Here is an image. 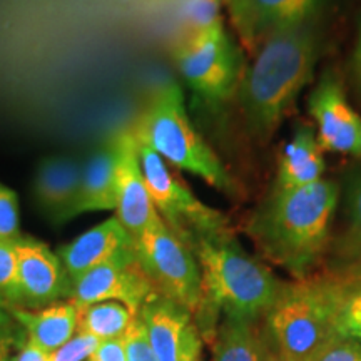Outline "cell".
I'll list each match as a JSON object with an SVG mask.
<instances>
[{
  "instance_id": "cell-1",
  "label": "cell",
  "mask_w": 361,
  "mask_h": 361,
  "mask_svg": "<svg viewBox=\"0 0 361 361\" xmlns=\"http://www.w3.org/2000/svg\"><path fill=\"white\" fill-rule=\"evenodd\" d=\"M340 188L329 179L273 189L251 216L247 234L261 255L295 279L311 276L328 250Z\"/></svg>"
},
{
  "instance_id": "cell-2",
  "label": "cell",
  "mask_w": 361,
  "mask_h": 361,
  "mask_svg": "<svg viewBox=\"0 0 361 361\" xmlns=\"http://www.w3.org/2000/svg\"><path fill=\"white\" fill-rule=\"evenodd\" d=\"M191 251L201 269V301L194 322L209 343L221 318L261 323L283 281L268 266L243 250L231 231L196 239Z\"/></svg>"
},
{
  "instance_id": "cell-3",
  "label": "cell",
  "mask_w": 361,
  "mask_h": 361,
  "mask_svg": "<svg viewBox=\"0 0 361 361\" xmlns=\"http://www.w3.org/2000/svg\"><path fill=\"white\" fill-rule=\"evenodd\" d=\"M318 59V39L306 25L279 30L264 39L245 74L239 94L252 135L269 139L308 84Z\"/></svg>"
},
{
  "instance_id": "cell-4",
  "label": "cell",
  "mask_w": 361,
  "mask_h": 361,
  "mask_svg": "<svg viewBox=\"0 0 361 361\" xmlns=\"http://www.w3.org/2000/svg\"><path fill=\"white\" fill-rule=\"evenodd\" d=\"M348 279L308 276L283 283L263 326L288 361H310L338 335Z\"/></svg>"
},
{
  "instance_id": "cell-5",
  "label": "cell",
  "mask_w": 361,
  "mask_h": 361,
  "mask_svg": "<svg viewBox=\"0 0 361 361\" xmlns=\"http://www.w3.org/2000/svg\"><path fill=\"white\" fill-rule=\"evenodd\" d=\"M130 130L135 141L151 147L168 166L204 179L221 192H236V184L223 162L189 119L183 89L176 80L161 84L152 92Z\"/></svg>"
},
{
  "instance_id": "cell-6",
  "label": "cell",
  "mask_w": 361,
  "mask_h": 361,
  "mask_svg": "<svg viewBox=\"0 0 361 361\" xmlns=\"http://www.w3.org/2000/svg\"><path fill=\"white\" fill-rule=\"evenodd\" d=\"M137 152L157 214L189 250L196 239L231 231L228 219L214 207L197 200L151 147L137 142Z\"/></svg>"
},
{
  "instance_id": "cell-7",
  "label": "cell",
  "mask_w": 361,
  "mask_h": 361,
  "mask_svg": "<svg viewBox=\"0 0 361 361\" xmlns=\"http://www.w3.org/2000/svg\"><path fill=\"white\" fill-rule=\"evenodd\" d=\"M176 66L192 94L211 107L224 104L238 87V52L223 22L192 30L176 51Z\"/></svg>"
},
{
  "instance_id": "cell-8",
  "label": "cell",
  "mask_w": 361,
  "mask_h": 361,
  "mask_svg": "<svg viewBox=\"0 0 361 361\" xmlns=\"http://www.w3.org/2000/svg\"><path fill=\"white\" fill-rule=\"evenodd\" d=\"M135 256L157 295L196 313L201 301V269L196 256L161 216L134 241Z\"/></svg>"
},
{
  "instance_id": "cell-9",
  "label": "cell",
  "mask_w": 361,
  "mask_h": 361,
  "mask_svg": "<svg viewBox=\"0 0 361 361\" xmlns=\"http://www.w3.org/2000/svg\"><path fill=\"white\" fill-rule=\"evenodd\" d=\"M157 295L133 250L121 252L97 268L90 269L78 281L72 283L69 300L75 308L102 303V301H116L137 314L139 310L151 298Z\"/></svg>"
},
{
  "instance_id": "cell-10",
  "label": "cell",
  "mask_w": 361,
  "mask_h": 361,
  "mask_svg": "<svg viewBox=\"0 0 361 361\" xmlns=\"http://www.w3.org/2000/svg\"><path fill=\"white\" fill-rule=\"evenodd\" d=\"M72 281L57 252L39 239H17V291L12 306L37 310L69 300Z\"/></svg>"
},
{
  "instance_id": "cell-11",
  "label": "cell",
  "mask_w": 361,
  "mask_h": 361,
  "mask_svg": "<svg viewBox=\"0 0 361 361\" xmlns=\"http://www.w3.org/2000/svg\"><path fill=\"white\" fill-rule=\"evenodd\" d=\"M112 142L116 152V218L135 241L159 214L149 194L133 130H119L112 135Z\"/></svg>"
},
{
  "instance_id": "cell-12",
  "label": "cell",
  "mask_w": 361,
  "mask_h": 361,
  "mask_svg": "<svg viewBox=\"0 0 361 361\" xmlns=\"http://www.w3.org/2000/svg\"><path fill=\"white\" fill-rule=\"evenodd\" d=\"M308 111L323 151L361 157V116L335 75L326 74L319 80L308 99Z\"/></svg>"
},
{
  "instance_id": "cell-13",
  "label": "cell",
  "mask_w": 361,
  "mask_h": 361,
  "mask_svg": "<svg viewBox=\"0 0 361 361\" xmlns=\"http://www.w3.org/2000/svg\"><path fill=\"white\" fill-rule=\"evenodd\" d=\"M157 361H192L202 356V336L188 308L156 295L139 310Z\"/></svg>"
},
{
  "instance_id": "cell-14",
  "label": "cell",
  "mask_w": 361,
  "mask_h": 361,
  "mask_svg": "<svg viewBox=\"0 0 361 361\" xmlns=\"http://www.w3.org/2000/svg\"><path fill=\"white\" fill-rule=\"evenodd\" d=\"M238 29L246 39H261L279 30L306 25L323 0H229Z\"/></svg>"
},
{
  "instance_id": "cell-15",
  "label": "cell",
  "mask_w": 361,
  "mask_h": 361,
  "mask_svg": "<svg viewBox=\"0 0 361 361\" xmlns=\"http://www.w3.org/2000/svg\"><path fill=\"white\" fill-rule=\"evenodd\" d=\"M82 162L69 156L45 157L34 179V197L52 224L69 223L80 188Z\"/></svg>"
},
{
  "instance_id": "cell-16",
  "label": "cell",
  "mask_w": 361,
  "mask_h": 361,
  "mask_svg": "<svg viewBox=\"0 0 361 361\" xmlns=\"http://www.w3.org/2000/svg\"><path fill=\"white\" fill-rule=\"evenodd\" d=\"M134 239L126 231L116 216L97 224L80 234L74 241L67 243L57 250V256L64 264L71 281H78L80 276L89 273L107 261H111L121 252L133 250Z\"/></svg>"
},
{
  "instance_id": "cell-17",
  "label": "cell",
  "mask_w": 361,
  "mask_h": 361,
  "mask_svg": "<svg viewBox=\"0 0 361 361\" xmlns=\"http://www.w3.org/2000/svg\"><path fill=\"white\" fill-rule=\"evenodd\" d=\"M7 311L22 328L25 340L45 353L61 348L78 333L79 311L67 300L37 310L8 306Z\"/></svg>"
},
{
  "instance_id": "cell-18",
  "label": "cell",
  "mask_w": 361,
  "mask_h": 361,
  "mask_svg": "<svg viewBox=\"0 0 361 361\" xmlns=\"http://www.w3.org/2000/svg\"><path fill=\"white\" fill-rule=\"evenodd\" d=\"M326 162L316 130L300 126L284 146L279 157L274 189H295L310 186L323 179Z\"/></svg>"
},
{
  "instance_id": "cell-19",
  "label": "cell",
  "mask_w": 361,
  "mask_h": 361,
  "mask_svg": "<svg viewBox=\"0 0 361 361\" xmlns=\"http://www.w3.org/2000/svg\"><path fill=\"white\" fill-rule=\"evenodd\" d=\"M116 152L112 137L82 162L80 188L72 218L96 211H116Z\"/></svg>"
},
{
  "instance_id": "cell-20",
  "label": "cell",
  "mask_w": 361,
  "mask_h": 361,
  "mask_svg": "<svg viewBox=\"0 0 361 361\" xmlns=\"http://www.w3.org/2000/svg\"><path fill=\"white\" fill-rule=\"evenodd\" d=\"M261 323L221 318L209 341L214 361H261Z\"/></svg>"
},
{
  "instance_id": "cell-21",
  "label": "cell",
  "mask_w": 361,
  "mask_h": 361,
  "mask_svg": "<svg viewBox=\"0 0 361 361\" xmlns=\"http://www.w3.org/2000/svg\"><path fill=\"white\" fill-rule=\"evenodd\" d=\"M78 331L94 336L99 341L124 338L137 316L128 306L116 303V301L94 303L78 308Z\"/></svg>"
},
{
  "instance_id": "cell-22",
  "label": "cell",
  "mask_w": 361,
  "mask_h": 361,
  "mask_svg": "<svg viewBox=\"0 0 361 361\" xmlns=\"http://www.w3.org/2000/svg\"><path fill=\"white\" fill-rule=\"evenodd\" d=\"M348 226L343 236L341 256L345 259L361 263V176L355 180L346 201Z\"/></svg>"
},
{
  "instance_id": "cell-23",
  "label": "cell",
  "mask_w": 361,
  "mask_h": 361,
  "mask_svg": "<svg viewBox=\"0 0 361 361\" xmlns=\"http://www.w3.org/2000/svg\"><path fill=\"white\" fill-rule=\"evenodd\" d=\"M338 335L361 343V279L348 281L338 316Z\"/></svg>"
},
{
  "instance_id": "cell-24",
  "label": "cell",
  "mask_w": 361,
  "mask_h": 361,
  "mask_svg": "<svg viewBox=\"0 0 361 361\" xmlns=\"http://www.w3.org/2000/svg\"><path fill=\"white\" fill-rule=\"evenodd\" d=\"M22 236L19 197L11 188L0 183V241H17Z\"/></svg>"
},
{
  "instance_id": "cell-25",
  "label": "cell",
  "mask_w": 361,
  "mask_h": 361,
  "mask_svg": "<svg viewBox=\"0 0 361 361\" xmlns=\"http://www.w3.org/2000/svg\"><path fill=\"white\" fill-rule=\"evenodd\" d=\"M17 291V241H0V300L13 305Z\"/></svg>"
},
{
  "instance_id": "cell-26",
  "label": "cell",
  "mask_w": 361,
  "mask_h": 361,
  "mask_svg": "<svg viewBox=\"0 0 361 361\" xmlns=\"http://www.w3.org/2000/svg\"><path fill=\"white\" fill-rule=\"evenodd\" d=\"M99 343L101 341L94 336L78 331L61 348L49 353V361H89L94 351L97 350Z\"/></svg>"
},
{
  "instance_id": "cell-27",
  "label": "cell",
  "mask_w": 361,
  "mask_h": 361,
  "mask_svg": "<svg viewBox=\"0 0 361 361\" xmlns=\"http://www.w3.org/2000/svg\"><path fill=\"white\" fill-rule=\"evenodd\" d=\"M123 340L128 361H157L154 350H152L151 343L147 340L146 328H144L139 314L135 316L134 323L130 324Z\"/></svg>"
},
{
  "instance_id": "cell-28",
  "label": "cell",
  "mask_w": 361,
  "mask_h": 361,
  "mask_svg": "<svg viewBox=\"0 0 361 361\" xmlns=\"http://www.w3.org/2000/svg\"><path fill=\"white\" fill-rule=\"evenodd\" d=\"M310 361H361V343L336 336L326 343Z\"/></svg>"
},
{
  "instance_id": "cell-29",
  "label": "cell",
  "mask_w": 361,
  "mask_h": 361,
  "mask_svg": "<svg viewBox=\"0 0 361 361\" xmlns=\"http://www.w3.org/2000/svg\"><path fill=\"white\" fill-rule=\"evenodd\" d=\"M24 331L19 324L13 322V318L0 324V361H12L20 346L24 345Z\"/></svg>"
},
{
  "instance_id": "cell-30",
  "label": "cell",
  "mask_w": 361,
  "mask_h": 361,
  "mask_svg": "<svg viewBox=\"0 0 361 361\" xmlns=\"http://www.w3.org/2000/svg\"><path fill=\"white\" fill-rule=\"evenodd\" d=\"M89 361H128L124 340L121 338V340L101 341Z\"/></svg>"
},
{
  "instance_id": "cell-31",
  "label": "cell",
  "mask_w": 361,
  "mask_h": 361,
  "mask_svg": "<svg viewBox=\"0 0 361 361\" xmlns=\"http://www.w3.org/2000/svg\"><path fill=\"white\" fill-rule=\"evenodd\" d=\"M261 340H263V346H261V361H288L271 340V336L266 331V328L261 323Z\"/></svg>"
},
{
  "instance_id": "cell-32",
  "label": "cell",
  "mask_w": 361,
  "mask_h": 361,
  "mask_svg": "<svg viewBox=\"0 0 361 361\" xmlns=\"http://www.w3.org/2000/svg\"><path fill=\"white\" fill-rule=\"evenodd\" d=\"M12 361H49V353H45L44 350L35 346L34 343L25 340Z\"/></svg>"
},
{
  "instance_id": "cell-33",
  "label": "cell",
  "mask_w": 361,
  "mask_h": 361,
  "mask_svg": "<svg viewBox=\"0 0 361 361\" xmlns=\"http://www.w3.org/2000/svg\"><path fill=\"white\" fill-rule=\"evenodd\" d=\"M353 66H355V72L356 78L361 82V27H360V34H358V40H356V47H355V56H353Z\"/></svg>"
},
{
  "instance_id": "cell-34",
  "label": "cell",
  "mask_w": 361,
  "mask_h": 361,
  "mask_svg": "<svg viewBox=\"0 0 361 361\" xmlns=\"http://www.w3.org/2000/svg\"><path fill=\"white\" fill-rule=\"evenodd\" d=\"M12 316L8 314V311H7V306H6V303H4L2 300H0V324H4V323H7L8 319H11Z\"/></svg>"
},
{
  "instance_id": "cell-35",
  "label": "cell",
  "mask_w": 361,
  "mask_h": 361,
  "mask_svg": "<svg viewBox=\"0 0 361 361\" xmlns=\"http://www.w3.org/2000/svg\"><path fill=\"white\" fill-rule=\"evenodd\" d=\"M192 361H202V356H200V358H196V360H192Z\"/></svg>"
}]
</instances>
